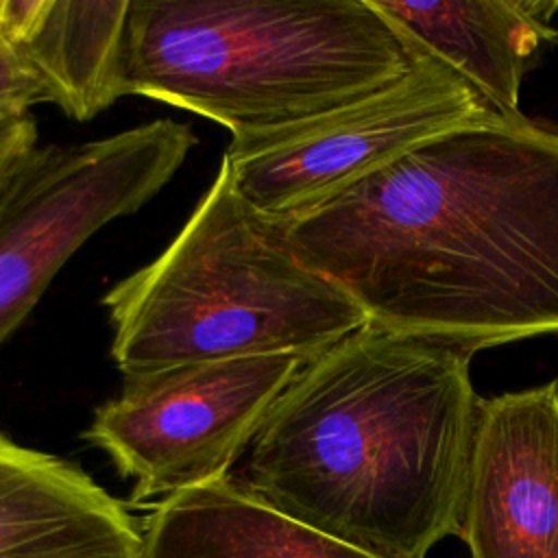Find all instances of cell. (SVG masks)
Masks as SVG:
<instances>
[{
	"label": "cell",
	"mask_w": 558,
	"mask_h": 558,
	"mask_svg": "<svg viewBox=\"0 0 558 558\" xmlns=\"http://www.w3.org/2000/svg\"><path fill=\"white\" fill-rule=\"evenodd\" d=\"M456 536L469 558H558V381L482 399Z\"/></svg>",
	"instance_id": "obj_8"
},
{
	"label": "cell",
	"mask_w": 558,
	"mask_h": 558,
	"mask_svg": "<svg viewBox=\"0 0 558 558\" xmlns=\"http://www.w3.org/2000/svg\"><path fill=\"white\" fill-rule=\"evenodd\" d=\"M35 148L37 124L31 113L20 118H0V190Z\"/></svg>",
	"instance_id": "obj_14"
},
{
	"label": "cell",
	"mask_w": 558,
	"mask_h": 558,
	"mask_svg": "<svg viewBox=\"0 0 558 558\" xmlns=\"http://www.w3.org/2000/svg\"><path fill=\"white\" fill-rule=\"evenodd\" d=\"M416 59L462 78L497 116H519V92L556 39L554 0H368Z\"/></svg>",
	"instance_id": "obj_9"
},
{
	"label": "cell",
	"mask_w": 558,
	"mask_h": 558,
	"mask_svg": "<svg viewBox=\"0 0 558 558\" xmlns=\"http://www.w3.org/2000/svg\"><path fill=\"white\" fill-rule=\"evenodd\" d=\"M486 116L493 111L462 78L418 59L399 81L351 105L231 137L222 163L253 209L290 222L425 137Z\"/></svg>",
	"instance_id": "obj_7"
},
{
	"label": "cell",
	"mask_w": 558,
	"mask_h": 558,
	"mask_svg": "<svg viewBox=\"0 0 558 558\" xmlns=\"http://www.w3.org/2000/svg\"><path fill=\"white\" fill-rule=\"evenodd\" d=\"M142 558H377L255 499L229 477L161 499Z\"/></svg>",
	"instance_id": "obj_12"
},
{
	"label": "cell",
	"mask_w": 558,
	"mask_h": 558,
	"mask_svg": "<svg viewBox=\"0 0 558 558\" xmlns=\"http://www.w3.org/2000/svg\"><path fill=\"white\" fill-rule=\"evenodd\" d=\"M416 63L368 0H129L120 85L244 137L351 105Z\"/></svg>",
	"instance_id": "obj_3"
},
{
	"label": "cell",
	"mask_w": 558,
	"mask_h": 558,
	"mask_svg": "<svg viewBox=\"0 0 558 558\" xmlns=\"http://www.w3.org/2000/svg\"><path fill=\"white\" fill-rule=\"evenodd\" d=\"M196 146L187 124L153 120L83 144L35 148L0 190V347L65 262L135 214Z\"/></svg>",
	"instance_id": "obj_5"
},
{
	"label": "cell",
	"mask_w": 558,
	"mask_h": 558,
	"mask_svg": "<svg viewBox=\"0 0 558 558\" xmlns=\"http://www.w3.org/2000/svg\"><path fill=\"white\" fill-rule=\"evenodd\" d=\"M102 305L122 377L255 355L305 364L368 325L347 292L299 259L286 222L238 194L222 161L177 238Z\"/></svg>",
	"instance_id": "obj_4"
},
{
	"label": "cell",
	"mask_w": 558,
	"mask_h": 558,
	"mask_svg": "<svg viewBox=\"0 0 558 558\" xmlns=\"http://www.w3.org/2000/svg\"><path fill=\"white\" fill-rule=\"evenodd\" d=\"M464 349L366 325L305 362L229 480L377 558L458 532L482 397Z\"/></svg>",
	"instance_id": "obj_2"
},
{
	"label": "cell",
	"mask_w": 558,
	"mask_h": 558,
	"mask_svg": "<svg viewBox=\"0 0 558 558\" xmlns=\"http://www.w3.org/2000/svg\"><path fill=\"white\" fill-rule=\"evenodd\" d=\"M126 508L87 473L0 434V558H142Z\"/></svg>",
	"instance_id": "obj_10"
},
{
	"label": "cell",
	"mask_w": 558,
	"mask_h": 558,
	"mask_svg": "<svg viewBox=\"0 0 558 558\" xmlns=\"http://www.w3.org/2000/svg\"><path fill=\"white\" fill-rule=\"evenodd\" d=\"M52 105V96L26 57L0 33V118L28 116L33 105Z\"/></svg>",
	"instance_id": "obj_13"
},
{
	"label": "cell",
	"mask_w": 558,
	"mask_h": 558,
	"mask_svg": "<svg viewBox=\"0 0 558 558\" xmlns=\"http://www.w3.org/2000/svg\"><path fill=\"white\" fill-rule=\"evenodd\" d=\"M303 362L255 355L124 377L83 438L146 501L227 480Z\"/></svg>",
	"instance_id": "obj_6"
},
{
	"label": "cell",
	"mask_w": 558,
	"mask_h": 558,
	"mask_svg": "<svg viewBox=\"0 0 558 558\" xmlns=\"http://www.w3.org/2000/svg\"><path fill=\"white\" fill-rule=\"evenodd\" d=\"M129 0H0V33L48 85L52 105L87 122L122 98Z\"/></svg>",
	"instance_id": "obj_11"
},
{
	"label": "cell",
	"mask_w": 558,
	"mask_h": 558,
	"mask_svg": "<svg viewBox=\"0 0 558 558\" xmlns=\"http://www.w3.org/2000/svg\"><path fill=\"white\" fill-rule=\"evenodd\" d=\"M368 325L469 353L558 336V126L471 120L286 222Z\"/></svg>",
	"instance_id": "obj_1"
}]
</instances>
